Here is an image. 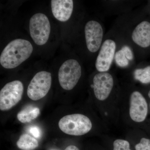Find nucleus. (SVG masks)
<instances>
[{"mask_svg":"<svg viewBox=\"0 0 150 150\" xmlns=\"http://www.w3.org/2000/svg\"><path fill=\"white\" fill-rule=\"evenodd\" d=\"M33 47L28 40L16 39L6 46L0 56V64L4 68H16L27 60L32 54Z\"/></svg>","mask_w":150,"mask_h":150,"instance_id":"obj_1","label":"nucleus"},{"mask_svg":"<svg viewBox=\"0 0 150 150\" xmlns=\"http://www.w3.org/2000/svg\"><path fill=\"white\" fill-rule=\"evenodd\" d=\"M59 126L65 134L79 136L88 133L92 129V124L87 116L76 113L64 116L59 121Z\"/></svg>","mask_w":150,"mask_h":150,"instance_id":"obj_2","label":"nucleus"},{"mask_svg":"<svg viewBox=\"0 0 150 150\" xmlns=\"http://www.w3.org/2000/svg\"><path fill=\"white\" fill-rule=\"evenodd\" d=\"M81 67L75 59H69L60 67L58 74L59 83L66 90L73 89L81 76Z\"/></svg>","mask_w":150,"mask_h":150,"instance_id":"obj_3","label":"nucleus"},{"mask_svg":"<svg viewBox=\"0 0 150 150\" xmlns=\"http://www.w3.org/2000/svg\"><path fill=\"white\" fill-rule=\"evenodd\" d=\"M29 30L30 36L37 45L45 44L51 32V25L48 17L43 13L34 15L30 20Z\"/></svg>","mask_w":150,"mask_h":150,"instance_id":"obj_4","label":"nucleus"},{"mask_svg":"<svg viewBox=\"0 0 150 150\" xmlns=\"http://www.w3.org/2000/svg\"><path fill=\"white\" fill-rule=\"evenodd\" d=\"M23 90V84L19 81L6 84L0 91V110L6 111L16 105L22 99Z\"/></svg>","mask_w":150,"mask_h":150,"instance_id":"obj_5","label":"nucleus"},{"mask_svg":"<svg viewBox=\"0 0 150 150\" xmlns=\"http://www.w3.org/2000/svg\"><path fill=\"white\" fill-rule=\"evenodd\" d=\"M52 78L51 73L45 71L37 73L30 83L28 87V96L33 100L44 97L51 87Z\"/></svg>","mask_w":150,"mask_h":150,"instance_id":"obj_6","label":"nucleus"},{"mask_svg":"<svg viewBox=\"0 0 150 150\" xmlns=\"http://www.w3.org/2000/svg\"><path fill=\"white\" fill-rule=\"evenodd\" d=\"M94 93L96 97L101 101L107 99L110 95L113 86L112 76L107 72H100L94 76Z\"/></svg>","mask_w":150,"mask_h":150,"instance_id":"obj_7","label":"nucleus"},{"mask_svg":"<svg viewBox=\"0 0 150 150\" xmlns=\"http://www.w3.org/2000/svg\"><path fill=\"white\" fill-rule=\"evenodd\" d=\"M85 34L89 51L92 53L97 52L100 48L103 37L101 25L95 21L88 22L85 27Z\"/></svg>","mask_w":150,"mask_h":150,"instance_id":"obj_8","label":"nucleus"},{"mask_svg":"<svg viewBox=\"0 0 150 150\" xmlns=\"http://www.w3.org/2000/svg\"><path fill=\"white\" fill-rule=\"evenodd\" d=\"M116 44L113 40L107 39L103 42L96 62V69L106 72L110 69L115 56Z\"/></svg>","mask_w":150,"mask_h":150,"instance_id":"obj_9","label":"nucleus"},{"mask_svg":"<svg viewBox=\"0 0 150 150\" xmlns=\"http://www.w3.org/2000/svg\"><path fill=\"white\" fill-rule=\"evenodd\" d=\"M129 114L133 121L142 122L147 115L148 108L146 100L139 92L135 91L130 97Z\"/></svg>","mask_w":150,"mask_h":150,"instance_id":"obj_10","label":"nucleus"},{"mask_svg":"<svg viewBox=\"0 0 150 150\" xmlns=\"http://www.w3.org/2000/svg\"><path fill=\"white\" fill-rule=\"evenodd\" d=\"M51 4L52 13L56 19L65 22L70 18L74 8L72 0H52Z\"/></svg>","mask_w":150,"mask_h":150,"instance_id":"obj_11","label":"nucleus"},{"mask_svg":"<svg viewBox=\"0 0 150 150\" xmlns=\"http://www.w3.org/2000/svg\"><path fill=\"white\" fill-rule=\"evenodd\" d=\"M134 43L142 48H147L150 45V23L142 21L137 25L132 34Z\"/></svg>","mask_w":150,"mask_h":150,"instance_id":"obj_12","label":"nucleus"},{"mask_svg":"<svg viewBox=\"0 0 150 150\" xmlns=\"http://www.w3.org/2000/svg\"><path fill=\"white\" fill-rule=\"evenodd\" d=\"M39 114V108L32 105H28L18 113L17 118L21 123H29L37 118Z\"/></svg>","mask_w":150,"mask_h":150,"instance_id":"obj_13","label":"nucleus"},{"mask_svg":"<svg viewBox=\"0 0 150 150\" xmlns=\"http://www.w3.org/2000/svg\"><path fill=\"white\" fill-rule=\"evenodd\" d=\"M38 141L28 134H23L17 142V146L22 150H34L38 146Z\"/></svg>","mask_w":150,"mask_h":150,"instance_id":"obj_14","label":"nucleus"},{"mask_svg":"<svg viewBox=\"0 0 150 150\" xmlns=\"http://www.w3.org/2000/svg\"><path fill=\"white\" fill-rule=\"evenodd\" d=\"M134 77L142 83H150V66L144 69H137L134 72Z\"/></svg>","mask_w":150,"mask_h":150,"instance_id":"obj_15","label":"nucleus"},{"mask_svg":"<svg viewBox=\"0 0 150 150\" xmlns=\"http://www.w3.org/2000/svg\"><path fill=\"white\" fill-rule=\"evenodd\" d=\"M115 58L116 64L119 67H125L129 64V60L126 58L122 49L115 53Z\"/></svg>","mask_w":150,"mask_h":150,"instance_id":"obj_16","label":"nucleus"},{"mask_svg":"<svg viewBox=\"0 0 150 150\" xmlns=\"http://www.w3.org/2000/svg\"><path fill=\"white\" fill-rule=\"evenodd\" d=\"M113 145V150H131L129 142L126 140L120 139L115 140Z\"/></svg>","mask_w":150,"mask_h":150,"instance_id":"obj_17","label":"nucleus"},{"mask_svg":"<svg viewBox=\"0 0 150 150\" xmlns=\"http://www.w3.org/2000/svg\"><path fill=\"white\" fill-rule=\"evenodd\" d=\"M136 150H150V139L142 138L140 142L135 146Z\"/></svg>","mask_w":150,"mask_h":150,"instance_id":"obj_18","label":"nucleus"},{"mask_svg":"<svg viewBox=\"0 0 150 150\" xmlns=\"http://www.w3.org/2000/svg\"><path fill=\"white\" fill-rule=\"evenodd\" d=\"M121 49L124 52L126 58L130 61L132 60V59H133V54L130 47L128 46H123Z\"/></svg>","mask_w":150,"mask_h":150,"instance_id":"obj_19","label":"nucleus"},{"mask_svg":"<svg viewBox=\"0 0 150 150\" xmlns=\"http://www.w3.org/2000/svg\"><path fill=\"white\" fill-rule=\"evenodd\" d=\"M30 132L32 134L33 136H34L36 138H40L41 136V132H40V129L36 126H33L31 127L30 129Z\"/></svg>","mask_w":150,"mask_h":150,"instance_id":"obj_20","label":"nucleus"},{"mask_svg":"<svg viewBox=\"0 0 150 150\" xmlns=\"http://www.w3.org/2000/svg\"><path fill=\"white\" fill-rule=\"evenodd\" d=\"M65 150H80L79 149V148L77 147L76 146L73 145H71V146H69L67 147Z\"/></svg>","mask_w":150,"mask_h":150,"instance_id":"obj_21","label":"nucleus"},{"mask_svg":"<svg viewBox=\"0 0 150 150\" xmlns=\"http://www.w3.org/2000/svg\"><path fill=\"white\" fill-rule=\"evenodd\" d=\"M148 95H149V97L150 98V91H149V93H148Z\"/></svg>","mask_w":150,"mask_h":150,"instance_id":"obj_22","label":"nucleus"},{"mask_svg":"<svg viewBox=\"0 0 150 150\" xmlns=\"http://www.w3.org/2000/svg\"><path fill=\"white\" fill-rule=\"evenodd\" d=\"M54 150V149H51V150Z\"/></svg>","mask_w":150,"mask_h":150,"instance_id":"obj_23","label":"nucleus"},{"mask_svg":"<svg viewBox=\"0 0 150 150\" xmlns=\"http://www.w3.org/2000/svg\"></svg>","mask_w":150,"mask_h":150,"instance_id":"obj_24","label":"nucleus"}]
</instances>
